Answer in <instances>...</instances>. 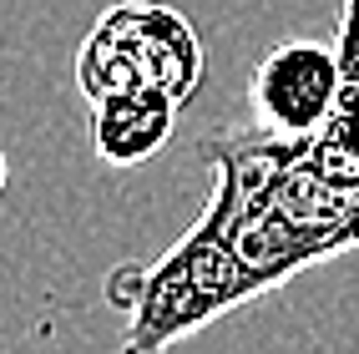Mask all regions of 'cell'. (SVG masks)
Returning a JSON list of instances; mask_svg holds the SVG:
<instances>
[{
    "instance_id": "1",
    "label": "cell",
    "mask_w": 359,
    "mask_h": 354,
    "mask_svg": "<svg viewBox=\"0 0 359 354\" xmlns=\"http://www.w3.org/2000/svg\"><path fill=\"white\" fill-rule=\"evenodd\" d=\"M269 289L238 258L233 238L203 212L152 264H122L107 273V304L127 314L122 354H167L187 334L263 299Z\"/></svg>"
},
{
    "instance_id": "2",
    "label": "cell",
    "mask_w": 359,
    "mask_h": 354,
    "mask_svg": "<svg viewBox=\"0 0 359 354\" xmlns=\"http://www.w3.org/2000/svg\"><path fill=\"white\" fill-rule=\"evenodd\" d=\"M76 86L86 107L116 91H162L187 107L203 86V41L172 6L116 0L76 51Z\"/></svg>"
},
{
    "instance_id": "3",
    "label": "cell",
    "mask_w": 359,
    "mask_h": 354,
    "mask_svg": "<svg viewBox=\"0 0 359 354\" xmlns=\"http://www.w3.org/2000/svg\"><path fill=\"white\" fill-rule=\"evenodd\" d=\"M344 71L339 51L324 41H278L263 51L248 81L253 122L283 142H314L329 122L334 102H339Z\"/></svg>"
},
{
    "instance_id": "4",
    "label": "cell",
    "mask_w": 359,
    "mask_h": 354,
    "mask_svg": "<svg viewBox=\"0 0 359 354\" xmlns=\"http://www.w3.org/2000/svg\"><path fill=\"white\" fill-rule=\"evenodd\" d=\"M309 142H283L273 132H263L258 122L248 127H218L208 137V157L218 168L208 198V218L218 223L228 238H238L263 207L273 203L278 182L289 177V168L304 157Z\"/></svg>"
},
{
    "instance_id": "5",
    "label": "cell",
    "mask_w": 359,
    "mask_h": 354,
    "mask_svg": "<svg viewBox=\"0 0 359 354\" xmlns=\"http://www.w3.org/2000/svg\"><path fill=\"white\" fill-rule=\"evenodd\" d=\"M182 107L162 91H116L91 102V147L107 168H137L172 142Z\"/></svg>"
},
{
    "instance_id": "6",
    "label": "cell",
    "mask_w": 359,
    "mask_h": 354,
    "mask_svg": "<svg viewBox=\"0 0 359 354\" xmlns=\"http://www.w3.org/2000/svg\"><path fill=\"white\" fill-rule=\"evenodd\" d=\"M6 182H11V162H6V152H0V193H6Z\"/></svg>"
},
{
    "instance_id": "7",
    "label": "cell",
    "mask_w": 359,
    "mask_h": 354,
    "mask_svg": "<svg viewBox=\"0 0 359 354\" xmlns=\"http://www.w3.org/2000/svg\"><path fill=\"white\" fill-rule=\"evenodd\" d=\"M354 248H359V233H354Z\"/></svg>"
}]
</instances>
